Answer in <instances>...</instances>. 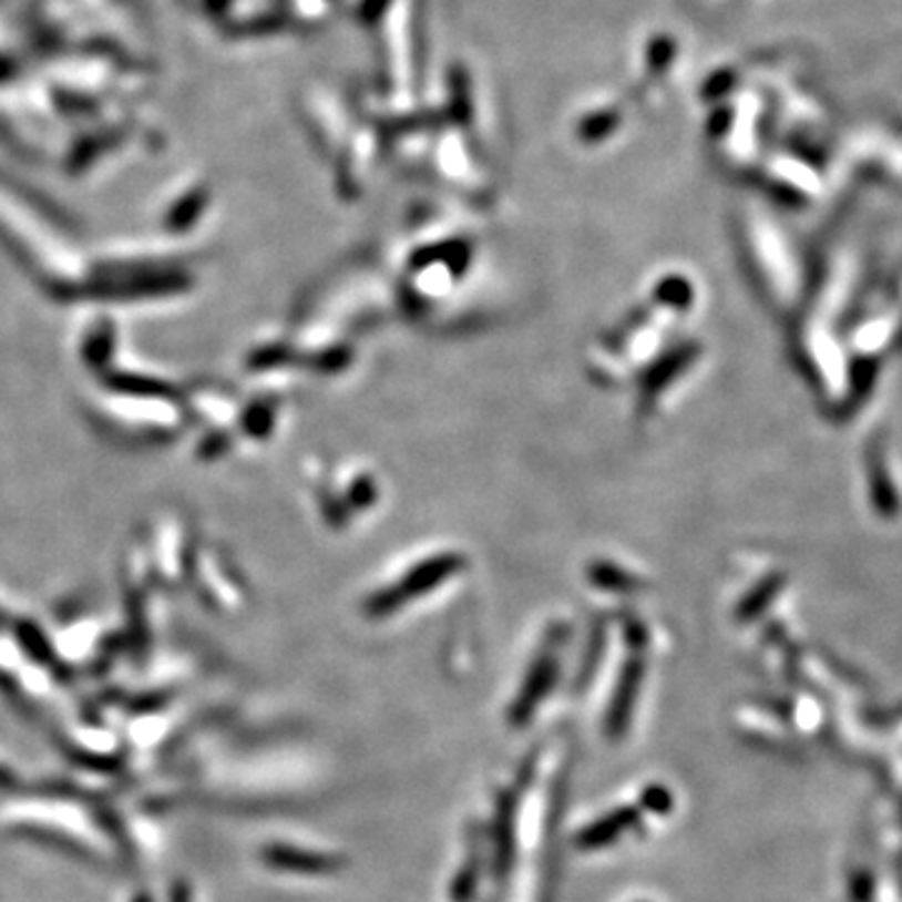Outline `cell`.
<instances>
[]
</instances>
